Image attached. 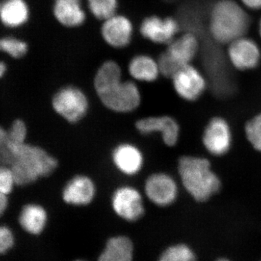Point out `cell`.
Wrapping results in <instances>:
<instances>
[{
	"instance_id": "5bb4252c",
	"label": "cell",
	"mask_w": 261,
	"mask_h": 261,
	"mask_svg": "<svg viewBox=\"0 0 261 261\" xmlns=\"http://www.w3.org/2000/svg\"><path fill=\"white\" fill-rule=\"evenodd\" d=\"M137 129L143 135L160 132L166 145H176L179 137V126L170 116L148 117L142 118L135 124Z\"/></svg>"
},
{
	"instance_id": "4316f807",
	"label": "cell",
	"mask_w": 261,
	"mask_h": 261,
	"mask_svg": "<svg viewBox=\"0 0 261 261\" xmlns=\"http://www.w3.org/2000/svg\"><path fill=\"white\" fill-rule=\"evenodd\" d=\"M245 134L252 147L261 152V113L247 122Z\"/></svg>"
},
{
	"instance_id": "1f68e13d",
	"label": "cell",
	"mask_w": 261,
	"mask_h": 261,
	"mask_svg": "<svg viewBox=\"0 0 261 261\" xmlns=\"http://www.w3.org/2000/svg\"><path fill=\"white\" fill-rule=\"evenodd\" d=\"M242 2L250 9H261V0H242Z\"/></svg>"
},
{
	"instance_id": "4dcf8cb0",
	"label": "cell",
	"mask_w": 261,
	"mask_h": 261,
	"mask_svg": "<svg viewBox=\"0 0 261 261\" xmlns=\"http://www.w3.org/2000/svg\"><path fill=\"white\" fill-rule=\"evenodd\" d=\"M8 206V199L7 195L0 192V217L5 214Z\"/></svg>"
},
{
	"instance_id": "4fadbf2b",
	"label": "cell",
	"mask_w": 261,
	"mask_h": 261,
	"mask_svg": "<svg viewBox=\"0 0 261 261\" xmlns=\"http://www.w3.org/2000/svg\"><path fill=\"white\" fill-rule=\"evenodd\" d=\"M228 55L233 66L242 70L255 68L260 59V51L256 43L243 37L231 42Z\"/></svg>"
},
{
	"instance_id": "7402d4cb",
	"label": "cell",
	"mask_w": 261,
	"mask_h": 261,
	"mask_svg": "<svg viewBox=\"0 0 261 261\" xmlns=\"http://www.w3.org/2000/svg\"><path fill=\"white\" fill-rule=\"evenodd\" d=\"M128 72L132 78L144 82H154L161 73L158 61L146 55L134 57L128 64Z\"/></svg>"
},
{
	"instance_id": "8d00e7d4",
	"label": "cell",
	"mask_w": 261,
	"mask_h": 261,
	"mask_svg": "<svg viewBox=\"0 0 261 261\" xmlns=\"http://www.w3.org/2000/svg\"><path fill=\"white\" fill-rule=\"evenodd\" d=\"M75 261H84V260H75Z\"/></svg>"
},
{
	"instance_id": "cb8c5ba5",
	"label": "cell",
	"mask_w": 261,
	"mask_h": 261,
	"mask_svg": "<svg viewBox=\"0 0 261 261\" xmlns=\"http://www.w3.org/2000/svg\"><path fill=\"white\" fill-rule=\"evenodd\" d=\"M158 261H196V255L186 244H177L166 249Z\"/></svg>"
},
{
	"instance_id": "e575fe53",
	"label": "cell",
	"mask_w": 261,
	"mask_h": 261,
	"mask_svg": "<svg viewBox=\"0 0 261 261\" xmlns=\"http://www.w3.org/2000/svg\"><path fill=\"white\" fill-rule=\"evenodd\" d=\"M163 1L168 2V3H171V2L176 1V0H163Z\"/></svg>"
},
{
	"instance_id": "d590c367",
	"label": "cell",
	"mask_w": 261,
	"mask_h": 261,
	"mask_svg": "<svg viewBox=\"0 0 261 261\" xmlns=\"http://www.w3.org/2000/svg\"><path fill=\"white\" fill-rule=\"evenodd\" d=\"M259 30H260V37H261V20H260V25H259Z\"/></svg>"
},
{
	"instance_id": "ffe728a7",
	"label": "cell",
	"mask_w": 261,
	"mask_h": 261,
	"mask_svg": "<svg viewBox=\"0 0 261 261\" xmlns=\"http://www.w3.org/2000/svg\"><path fill=\"white\" fill-rule=\"evenodd\" d=\"M47 211L42 205L35 203L23 206L18 217V222L22 228L33 235L43 232L47 226Z\"/></svg>"
},
{
	"instance_id": "ac0fdd59",
	"label": "cell",
	"mask_w": 261,
	"mask_h": 261,
	"mask_svg": "<svg viewBox=\"0 0 261 261\" xmlns=\"http://www.w3.org/2000/svg\"><path fill=\"white\" fill-rule=\"evenodd\" d=\"M30 15L25 0H3L0 5V22L5 28H21L28 23Z\"/></svg>"
},
{
	"instance_id": "ba28073f",
	"label": "cell",
	"mask_w": 261,
	"mask_h": 261,
	"mask_svg": "<svg viewBox=\"0 0 261 261\" xmlns=\"http://www.w3.org/2000/svg\"><path fill=\"white\" fill-rule=\"evenodd\" d=\"M145 190L147 198L161 207L171 205L177 198V184L166 173H154L149 176L145 182Z\"/></svg>"
},
{
	"instance_id": "e0dca14e",
	"label": "cell",
	"mask_w": 261,
	"mask_h": 261,
	"mask_svg": "<svg viewBox=\"0 0 261 261\" xmlns=\"http://www.w3.org/2000/svg\"><path fill=\"white\" fill-rule=\"evenodd\" d=\"M112 160L117 169L128 176L140 172L144 163L143 154L140 149L128 143L117 146L113 150Z\"/></svg>"
},
{
	"instance_id": "d4e9b609",
	"label": "cell",
	"mask_w": 261,
	"mask_h": 261,
	"mask_svg": "<svg viewBox=\"0 0 261 261\" xmlns=\"http://www.w3.org/2000/svg\"><path fill=\"white\" fill-rule=\"evenodd\" d=\"M91 13L99 20H105L116 15L118 0H87Z\"/></svg>"
},
{
	"instance_id": "9c48e42d",
	"label": "cell",
	"mask_w": 261,
	"mask_h": 261,
	"mask_svg": "<svg viewBox=\"0 0 261 261\" xmlns=\"http://www.w3.org/2000/svg\"><path fill=\"white\" fill-rule=\"evenodd\" d=\"M180 28L176 19L152 15L142 20L140 33L142 37L150 42L168 44L174 39Z\"/></svg>"
},
{
	"instance_id": "9a60e30c",
	"label": "cell",
	"mask_w": 261,
	"mask_h": 261,
	"mask_svg": "<svg viewBox=\"0 0 261 261\" xmlns=\"http://www.w3.org/2000/svg\"><path fill=\"white\" fill-rule=\"evenodd\" d=\"M96 187L88 176L79 175L70 180L62 192L65 203L74 206L89 205L94 200Z\"/></svg>"
},
{
	"instance_id": "74e56055",
	"label": "cell",
	"mask_w": 261,
	"mask_h": 261,
	"mask_svg": "<svg viewBox=\"0 0 261 261\" xmlns=\"http://www.w3.org/2000/svg\"><path fill=\"white\" fill-rule=\"evenodd\" d=\"M0 5H1V3H0Z\"/></svg>"
},
{
	"instance_id": "f546056e",
	"label": "cell",
	"mask_w": 261,
	"mask_h": 261,
	"mask_svg": "<svg viewBox=\"0 0 261 261\" xmlns=\"http://www.w3.org/2000/svg\"><path fill=\"white\" fill-rule=\"evenodd\" d=\"M15 244V235L13 231L7 226H0V255L10 252Z\"/></svg>"
},
{
	"instance_id": "30bf717a",
	"label": "cell",
	"mask_w": 261,
	"mask_h": 261,
	"mask_svg": "<svg viewBox=\"0 0 261 261\" xmlns=\"http://www.w3.org/2000/svg\"><path fill=\"white\" fill-rule=\"evenodd\" d=\"M232 141L231 128L226 120L216 117L209 122L204 130L202 142L214 155L221 156L229 150Z\"/></svg>"
},
{
	"instance_id": "d6986e66",
	"label": "cell",
	"mask_w": 261,
	"mask_h": 261,
	"mask_svg": "<svg viewBox=\"0 0 261 261\" xmlns=\"http://www.w3.org/2000/svg\"><path fill=\"white\" fill-rule=\"evenodd\" d=\"M53 11L58 23L67 28L80 27L86 20L81 0H55Z\"/></svg>"
},
{
	"instance_id": "52a82bcc",
	"label": "cell",
	"mask_w": 261,
	"mask_h": 261,
	"mask_svg": "<svg viewBox=\"0 0 261 261\" xmlns=\"http://www.w3.org/2000/svg\"><path fill=\"white\" fill-rule=\"evenodd\" d=\"M111 204L117 216L125 221H137L145 214L142 196L132 187L117 189L112 196Z\"/></svg>"
},
{
	"instance_id": "3957f363",
	"label": "cell",
	"mask_w": 261,
	"mask_h": 261,
	"mask_svg": "<svg viewBox=\"0 0 261 261\" xmlns=\"http://www.w3.org/2000/svg\"><path fill=\"white\" fill-rule=\"evenodd\" d=\"M58 165V161L44 149L25 143L15 149L10 168L16 185L27 186L51 174Z\"/></svg>"
},
{
	"instance_id": "8992f818",
	"label": "cell",
	"mask_w": 261,
	"mask_h": 261,
	"mask_svg": "<svg viewBox=\"0 0 261 261\" xmlns=\"http://www.w3.org/2000/svg\"><path fill=\"white\" fill-rule=\"evenodd\" d=\"M203 53L204 65L210 77L213 91L219 97H227L233 92V84L222 51L211 43H207Z\"/></svg>"
},
{
	"instance_id": "d6a6232c",
	"label": "cell",
	"mask_w": 261,
	"mask_h": 261,
	"mask_svg": "<svg viewBox=\"0 0 261 261\" xmlns=\"http://www.w3.org/2000/svg\"><path fill=\"white\" fill-rule=\"evenodd\" d=\"M8 70V68L7 63L4 61L0 60V80L6 75Z\"/></svg>"
},
{
	"instance_id": "484cf974",
	"label": "cell",
	"mask_w": 261,
	"mask_h": 261,
	"mask_svg": "<svg viewBox=\"0 0 261 261\" xmlns=\"http://www.w3.org/2000/svg\"><path fill=\"white\" fill-rule=\"evenodd\" d=\"M8 137L12 149H13V157L14 150L19 146L25 143L27 137V126L25 122L22 120L17 119L13 122L9 129L8 130Z\"/></svg>"
},
{
	"instance_id": "277c9868",
	"label": "cell",
	"mask_w": 261,
	"mask_h": 261,
	"mask_svg": "<svg viewBox=\"0 0 261 261\" xmlns=\"http://www.w3.org/2000/svg\"><path fill=\"white\" fill-rule=\"evenodd\" d=\"M248 15L232 0H221L211 9L209 30L218 43H231L248 29Z\"/></svg>"
},
{
	"instance_id": "f1b7e54d",
	"label": "cell",
	"mask_w": 261,
	"mask_h": 261,
	"mask_svg": "<svg viewBox=\"0 0 261 261\" xmlns=\"http://www.w3.org/2000/svg\"><path fill=\"white\" fill-rule=\"evenodd\" d=\"M15 185L16 184L11 168L0 165V192L9 195L13 192Z\"/></svg>"
},
{
	"instance_id": "7a4b0ae2",
	"label": "cell",
	"mask_w": 261,
	"mask_h": 261,
	"mask_svg": "<svg viewBox=\"0 0 261 261\" xmlns=\"http://www.w3.org/2000/svg\"><path fill=\"white\" fill-rule=\"evenodd\" d=\"M178 171L185 190L197 202L208 200L221 188L220 178L207 159L183 156L178 161Z\"/></svg>"
},
{
	"instance_id": "2e32d148",
	"label": "cell",
	"mask_w": 261,
	"mask_h": 261,
	"mask_svg": "<svg viewBox=\"0 0 261 261\" xmlns=\"http://www.w3.org/2000/svg\"><path fill=\"white\" fill-rule=\"evenodd\" d=\"M198 49L199 41L197 36L187 32L169 43L165 53L175 64L181 68L190 65Z\"/></svg>"
},
{
	"instance_id": "6da1fadb",
	"label": "cell",
	"mask_w": 261,
	"mask_h": 261,
	"mask_svg": "<svg viewBox=\"0 0 261 261\" xmlns=\"http://www.w3.org/2000/svg\"><path fill=\"white\" fill-rule=\"evenodd\" d=\"M94 86L101 102L111 111L129 113L140 106V89L135 82L122 81L121 69L116 62L108 61L100 65Z\"/></svg>"
},
{
	"instance_id": "83f0119b",
	"label": "cell",
	"mask_w": 261,
	"mask_h": 261,
	"mask_svg": "<svg viewBox=\"0 0 261 261\" xmlns=\"http://www.w3.org/2000/svg\"><path fill=\"white\" fill-rule=\"evenodd\" d=\"M13 161V152L8 130L0 126V165L10 166Z\"/></svg>"
},
{
	"instance_id": "836d02e7",
	"label": "cell",
	"mask_w": 261,
	"mask_h": 261,
	"mask_svg": "<svg viewBox=\"0 0 261 261\" xmlns=\"http://www.w3.org/2000/svg\"><path fill=\"white\" fill-rule=\"evenodd\" d=\"M216 261H231L228 260L227 258H220L218 259V260H216Z\"/></svg>"
},
{
	"instance_id": "44dd1931",
	"label": "cell",
	"mask_w": 261,
	"mask_h": 261,
	"mask_svg": "<svg viewBox=\"0 0 261 261\" xmlns=\"http://www.w3.org/2000/svg\"><path fill=\"white\" fill-rule=\"evenodd\" d=\"M134 245L126 236L110 238L98 261H133Z\"/></svg>"
},
{
	"instance_id": "8fae6325",
	"label": "cell",
	"mask_w": 261,
	"mask_h": 261,
	"mask_svg": "<svg viewBox=\"0 0 261 261\" xmlns=\"http://www.w3.org/2000/svg\"><path fill=\"white\" fill-rule=\"evenodd\" d=\"M171 79L176 93L187 101L198 99L206 87L204 76L190 65L184 66Z\"/></svg>"
},
{
	"instance_id": "7c38bea8",
	"label": "cell",
	"mask_w": 261,
	"mask_h": 261,
	"mask_svg": "<svg viewBox=\"0 0 261 261\" xmlns=\"http://www.w3.org/2000/svg\"><path fill=\"white\" fill-rule=\"evenodd\" d=\"M101 34L111 47L121 49L132 42L133 25L129 19L121 15H114L103 20Z\"/></svg>"
},
{
	"instance_id": "603a6c76",
	"label": "cell",
	"mask_w": 261,
	"mask_h": 261,
	"mask_svg": "<svg viewBox=\"0 0 261 261\" xmlns=\"http://www.w3.org/2000/svg\"><path fill=\"white\" fill-rule=\"evenodd\" d=\"M28 51V44L23 39L12 36L0 37V53L18 60L27 56Z\"/></svg>"
},
{
	"instance_id": "f35d334b",
	"label": "cell",
	"mask_w": 261,
	"mask_h": 261,
	"mask_svg": "<svg viewBox=\"0 0 261 261\" xmlns=\"http://www.w3.org/2000/svg\"><path fill=\"white\" fill-rule=\"evenodd\" d=\"M261 261V260H260Z\"/></svg>"
},
{
	"instance_id": "5b68a950",
	"label": "cell",
	"mask_w": 261,
	"mask_h": 261,
	"mask_svg": "<svg viewBox=\"0 0 261 261\" xmlns=\"http://www.w3.org/2000/svg\"><path fill=\"white\" fill-rule=\"evenodd\" d=\"M53 108L59 116L69 123H77L87 114L89 101L80 89L67 86L58 91L53 96Z\"/></svg>"
}]
</instances>
